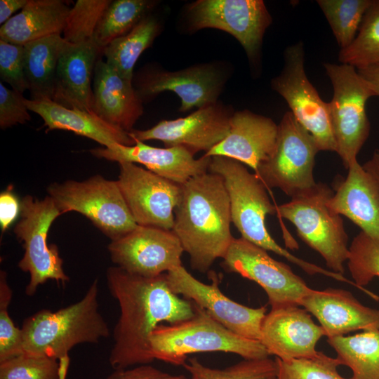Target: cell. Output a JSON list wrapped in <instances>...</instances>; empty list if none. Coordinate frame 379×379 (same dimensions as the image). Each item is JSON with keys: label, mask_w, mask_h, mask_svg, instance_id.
I'll return each instance as SVG.
<instances>
[{"label": "cell", "mask_w": 379, "mask_h": 379, "mask_svg": "<svg viewBox=\"0 0 379 379\" xmlns=\"http://www.w3.org/2000/svg\"><path fill=\"white\" fill-rule=\"evenodd\" d=\"M106 276L120 310L109 357L111 367L118 370L151 364L154 360L151 334L163 322L173 324L191 318L192 301L172 292L166 273L144 277L114 266L107 269Z\"/></svg>", "instance_id": "6da1fadb"}, {"label": "cell", "mask_w": 379, "mask_h": 379, "mask_svg": "<svg viewBox=\"0 0 379 379\" xmlns=\"http://www.w3.org/2000/svg\"><path fill=\"white\" fill-rule=\"evenodd\" d=\"M231 222L230 199L220 175L208 171L181 185L171 230L192 270L206 273L223 258L234 239Z\"/></svg>", "instance_id": "7a4b0ae2"}, {"label": "cell", "mask_w": 379, "mask_h": 379, "mask_svg": "<svg viewBox=\"0 0 379 379\" xmlns=\"http://www.w3.org/2000/svg\"><path fill=\"white\" fill-rule=\"evenodd\" d=\"M98 293L95 279L77 302L55 312L41 310L25 319L21 328L24 352L56 359L60 379H66L69 352L77 345L98 343L110 335L99 310Z\"/></svg>", "instance_id": "3957f363"}, {"label": "cell", "mask_w": 379, "mask_h": 379, "mask_svg": "<svg viewBox=\"0 0 379 379\" xmlns=\"http://www.w3.org/2000/svg\"><path fill=\"white\" fill-rule=\"evenodd\" d=\"M208 171L223 179L230 199L232 222L241 237L284 257L308 274L339 279L338 274L298 258L272 238L265 225V218L277 213V206L271 202L266 186L256 173L249 172L241 162L223 156L211 157Z\"/></svg>", "instance_id": "277c9868"}, {"label": "cell", "mask_w": 379, "mask_h": 379, "mask_svg": "<svg viewBox=\"0 0 379 379\" xmlns=\"http://www.w3.org/2000/svg\"><path fill=\"white\" fill-rule=\"evenodd\" d=\"M194 315L173 324H160L150 336L152 354L155 359L183 366L187 355L199 352H223L244 359L269 357L258 340L241 337L215 320L194 302Z\"/></svg>", "instance_id": "5b68a950"}, {"label": "cell", "mask_w": 379, "mask_h": 379, "mask_svg": "<svg viewBox=\"0 0 379 379\" xmlns=\"http://www.w3.org/2000/svg\"><path fill=\"white\" fill-rule=\"evenodd\" d=\"M333 191L322 182L277 206V213L291 222L299 237L324 260L331 271L343 274L349 257L348 236L341 215L328 201Z\"/></svg>", "instance_id": "8992f818"}, {"label": "cell", "mask_w": 379, "mask_h": 379, "mask_svg": "<svg viewBox=\"0 0 379 379\" xmlns=\"http://www.w3.org/2000/svg\"><path fill=\"white\" fill-rule=\"evenodd\" d=\"M324 67L333 88L328 110L335 152L347 169L357 161V157L369 136L371 125L366 105L367 100L375 95L356 67L343 63H324Z\"/></svg>", "instance_id": "52a82bcc"}, {"label": "cell", "mask_w": 379, "mask_h": 379, "mask_svg": "<svg viewBox=\"0 0 379 379\" xmlns=\"http://www.w3.org/2000/svg\"><path fill=\"white\" fill-rule=\"evenodd\" d=\"M47 192L62 214L69 211L82 214L111 241L138 226L117 180L95 175L83 181L51 183Z\"/></svg>", "instance_id": "ba28073f"}, {"label": "cell", "mask_w": 379, "mask_h": 379, "mask_svg": "<svg viewBox=\"0 0 379 379\" xmlns=\"http://www.w3.org/2000/svg\"><path fill=\"white\" fill-rule=\"evenodd\" d=\"M61 212L52 198L47 195L42 199L26 195L21 200L20 218L13 232L22 244L24 255L18 267L28 272L29 281L25 294L32 296L38 287L47 280L65 284L69 281L62 268L58 246L48 244V231Z\"/></svg>", "instance_id": "9c48e42d"}, {"label": "cell", "mask_w": 379, "mask_h": 379, "mask_svg": "<svg viewBox=\"0 0 379 379\" xmlns=\"http://www.w3.org/2000/svg\"><path fill=\"white\" fill-rule=\"evenodd\" d=\"M319 151L311 134L286 112L278 125L272 154L260 164L255 173L266 187L278 188L294 197L317 184L313 170Z\"/></svg>", "instance_id": "30bf717a"}, {"label": "cell", "mask_w": 379, "mask_h": 379, "mask_svg": "<svg viewBox=\"0 0 379 379\" xmlns=\"http://www.w3.org/2000/svg\"><path fill=\"white\" fill-rule=\"evenodd\" d=\"M284 67L272 87L287 102L298 122L314 139L319 151H336L328 102L319 96L305 70V49L300 41L284 51Z\"/></svg>", "instance_id": "8fae6325"}, {"label": "cell", "mask_w": 379, "mask_h": 379, "mask_svg": "<svg viewBox=\"0 0 379 379\" xmlns=\"http://www.w3.org/2000/svg\"><path fill=\"white\" fill-rule=\"evenodd\" d=\"M221 266L227 272L257 283L266 293L271 309L300 306L302 299L313 291L288 265L242 237H234Z\"/></svg>", "instance_id": "7c38bea8"}, {"label": "cell", "mask_w": 379, "mask_h": 379, "mask_svg": "<svg viewBox=\"0 0 379 379\" xmlns=\"http://www.w3.org/2000/svg\"><path fill=\"white\" fill-rule=\"evenodd\" d=\"M188 14L194 30L215 28L232 34L251 61L258 58L272 21L262 0H198L189 5Z\"/></svg>", "instance_id": "4fadbf2b"}, {"label": "cell", "mask_w": 379, "mask_h": 379, "mask_svg": "<svg viewBox=\"0 0 379 379\" xmlns=\"http://www.w3.org/2000/svg\"><path fill=\"white\" fill-rule=\"evenodd\" d=\"M208 277L211 282L204 284L194 277L183 265L166 272V280L172 292L194 302L233 333L260 341L266 307H250L231 300L220 291L218 275L210 270Z\"/></svg>", "instance_id": "5bb4252c"}, {"label": "cell", "mask_w": 379, "mask_h": 379, "mask_svg": "<svg viewBox=\"0 0 379 379\" xmlns=\"http://www.w3.org/2000/svg\"><path fill=\"white\" fill-rule=\"evenodd\" d=\"M117 180L138 225L171 230L181 185L131 162H121Z\"/></svg>", "instance_id": "9a60e30c"}, {"label": "cell", "mask_w": 379, "mask_h": 379, "mask_svg": "<svg viewBox=\"0 0 379 379\" xmlns=\"http://www.w3.org/2000/svg\"><path fill=\"white\" fill-rule=\"evenodd\" d=\"M108 251L117 267L144 277H155L182 265L184 250L172 230L138 225L111 241Z\"/></svg>", "instance_id": "2e32d148"}, {"label": "cell", "mask_w": 379, "mask_h": 379, "mask_svg": "<svg viewBox=\"0 0 379 379\" xmlns=\"http://www.w3.org/2000/svg\"><path fill=\"white\" fill-rule=\"evenodd\" d=\"M233 113L222 104H211L190 114L172 120H162L147 130L128 132L141 142L157 140L165 147H184L195 154L205 153L220 143L228 134Z\"/></svg>", "instance_id": "e0dca14e"}, {"label": "cell", "mask_w": 379, "mask_h": 379, "mask_svg": "<svg viewBox=\"0 0 379 379\" xmlns=\"http://www.w3.org/2000/svg\"><path fill=\"white\" fill-rule=\"evenodd\" d=\"M300 306L290 305L271 309L265 316L260 342L270 355L281 360L310 358L319 351L318 341L325 336L310 313Z\"/></svg>", "instance_id": "ac0fdd59"}, {"label": "cell", "mask_w": 379, "mask_h": 379, "mask_svg": "<svg viewBox=\"0 0 379 379\" xmlns=\"http://www.w3.org/2000/svg\"><path fill=\"white\" fill-rule=\"evenodd\" d=\"M133 146L115 145L110 148L90 149L94 157L111 161L131 162L144 166L147 170L178 185L208 172L211 157L195 159L184 147H156L138 140Z\"/></svg>", "instance_id": "d6986e66"}, {"label": "cell", "mask_w": 379, "mask_h": 379, "mask_svg": "<svg viewBox=\"0 0 379 379\" xmlns=\"http://www.w3.org/2000/svg\"><path fill=\"white\" fill-rule=\"evenodd\" d=\"M222 82L211 66L199 65L176 72H149L141 77L135 90L142 100L172 91L180 98V111L186 112L217 102Z\"/></svg>", "instance_id": "ffe728a7"}, {"label": "cell", "mask_w": 379, "mask_h": 379, "mask_svg": "<svg viewBox=\"0 0 379 379\" xmlns=\"http://www.w3.org/2000/svg\"><path fill=\"white\" fill-rule=\"evenodd\" d=\"M278 125L270 118L244 109L234 112L227 135L203 156H223L235 159L256 171L272 154Z\"/></svg>", "instance_id": "44dd1931"}, {"label": "cell", "mask_w": 379, "mask_h": 379, "mask_svg": "<svg viewBox=\"0 0 379 379\" xmlns=\"http://www.w3.org/2000/svg\"><path fill=\"white\" fill-rule=\"evenodd\" d=\"M300 306L317 319L327 338L359 330H379V309L362 305L344 289H313Z\"/></svg>", "instance_id": "7402d4cb"}, {"label": "cell", "mask_w": 379, "mask_h": 379, "mask_svg": "<svg viewBox=\"0 0 379 379\" xmlns=\"http://www.w3.org/2000/svg\"><path fill=\"white\" fill-rule=\"evenodd\" d=\"M100 49L93 41L67 43L59 58L52 100L69 109L93 112L91 81Z\"/></svg>", "instance_id": "603a6c76"}, {"label": "cell", "mask_w": 379, "mask_h": 379, "mask_svg": "<svg viewBox=\"0 0 379 379\" xmlns=\"http://www.w3.org/2000/svg\"><path fill=\"white\" fill-rule=\"evenodd\" d=\"M93 112L107 124L126 132L143 114L142 100L132 81L121 77L99 58L93 77Z\"/></svg>", "instance_id": "cb8c5ba5"}, {"label": "cell", "mask_w": 379, "mask_h": 379, "mask_svg": "<svg viewBox=\"0 0 379 379\" xmlns=\"http://www.w3.org/2000/svg\"><path fill=\"white\" fill-rule=\"evenodd\" d=\"M28 110L44 120L46 133L65 130L90 138L106 148L115 145L133 146L135 140L128 132L117 128L98 117L94 113L65 107L48 99L31 100L24 98Z\"/></svg>", "instance_id": "d4e9b609"}, {"label": "cell", "mask_w": 379, "mask_h": 379, "mask_svg": "<svg viewBox=\"0 0 379 379\" xmlns=\"http://www.w3.org/2000/svg\"><path fill=\"white\" fill-rule=\"evenodd\" d=\"M347 171V177L338 185L328 206L379 241V205L371 178L358 161Z\"/></svg>", "instance_id": "484cf974"}, {"label": "cell", "mask_w": 379, "mask_h": 379, "mask_svg": "<svg viewBox=\"0 0 379 379\" xmlns=\"http://www.w3.org/2000/svg\"><path fill=\"white\" fill-rule=\"evenodd\" d=\"M70 8L60 0H29L0 27V40L25 45L63 32Z\"/></svg>", "instance_id": "4316f807"}, {"label": "cell", "mask_w": 379, "mask_h": 379, "mask_svg": "<svg viewBox=\"0 0 379 379\" xmlns=\"http://www.w3.org/2000/svg\"><path fill=\"white\" fill-rule=\"evenodd\" d=\"M67 43L60 34H55L23 45L25 75L31 100H52L58 60Z\"/></svg>", "instance_id": "83f0119b"}, {"label": "cell", "mask_w": 379, "mask_h": 379, "mask_svg": "<svg viewBox=\"0 0 379 379\" xmlns=\"http://www.w3.org/2000/svg\"><path fill=\"white\" fill-rule=\"evenodd\" d=\"M342 365L349 367V379H379V330L352 335L327 338Z\"/></svg>", "instance_id": "f1b7e54d"}, {"label": "cell", "mask_w": 379, "mask_h": 379, "mask_svg": "<svg viewBox=\"0 0 379 379\" xmlns=\"http://www.w3.org/2000/svg\"><path fill=\"white\" fill-rule=\"evenodd\" d=\"M160 31L158 20L147 15L128 33L111 41L102 51L106 62L121 77L133 81L136 61Z\"/></svg>", "instance_id": "f546056e"}, {"label": "cell", "mask_w": 379, "mask_h": 379, "mask_svg": "<svg viewBox=\"0 0 379 379\" xmlns=\"http://www.w3.org/2000/svg\"><path fill=\"white\" fill-rule=\"evenodd\" d=\"M155 4V1L149 0L112 1L93 35V42L101 53L111 41L128 33L146 18Z\"/></svg>", "instance_id": "4dcf8cb0"}, {"label": "cell", "mask_w": 379, "mask_h": 379, "mask_svg": "<svg viewBox=\"0 0 379 379\" xmlns=\"http://www.w3.org/2000/svg\"><path fill=\"white\" fill-rule=\"evenodd\" d=\"M340 49L351 44L373 0H317Z\"/></svg>", "instance_id": "1f68e13d"}, {"label": "cell", "mask_w": 379, "mask_h": 379, "mask_svg": "<svg viewBox=\"0 0 379 379\" xmlns=\"http://www.w3.org/2000/svg\"><path fill=\"white\" fill-rule=\"evenodd\" d=\"M338 60L356 68L379 63V0H373L350 46L340 49Z\"/></svg>", "instance_id": "d6a6232c"}, {"label": "cell", "mask_w": 379, "mask_h": 379, "mask_svg": "<svg viewBox=\"0 0 379 379\" xmlns=\"http://www.w3.org/2000/svg\"><path fill=\"white\" fill-rule=\"evenodd\" d=\"M182 366L191 379H277L276 361L270 357L243 359L224 368L206 366L194 357Z\"/></svg>", "instance_id": "836d02e7"}, {"label": "cell", "mask_w": 379, "mask_h": 379, "mask_svg": "<svg viewBox=\"0 0 379 379\" xmlns=\"http://www.w3.org/2000/svg\"><path fill=\"white\" fill-rule=\"evenodd\" d=\"M347 266L352 281L358 288L375 300L379 296L364 287L379 277V241L360 232L349 246Z\"/></svg>", "instance_id": "e575fe53"}, {"label": "cell", "mask_w": 379, "mask_h": 379, "mask_svg": "<svg viewBox=\"0 0 379 379\" xmlns=\"http://www.w3.org/2000/svg\"><path fill=\"white\" fill-rule=\"evenodd\" d=\"M110 0H77L70 8L63 30L64 39L72 44L93 41L97 25Z\"/></svg>", "instance_id": "d590c367"}, {"label": "cell", "mask_w": 379, "mask_h": 379, "mask_svg": "<svg viewBox=\"0 0 379 379\" xmlns=\"http://www.w3.org/2000/svg\"><path fill=\"white\" fill-rule=\"evenodd\" d=\"M277 379H349L340 375L337 358L322 352L310 358L281 360L275 357Z\"/></svg>", "instance_id": "8d00e7d4"}, {"label": "cell", "mask_w": 379, "mask_h": 379, "mask_svg": "<svg viewBox=\"0 0 379 379\" xmlns=\"http://www.w3.org/2000/svg\"><path fill=\"white\" fill-rule=\"evenodd\" d=\"M0 379H60L56 359L22 353L0 362Z\"/></svg>", "instance_id": "74e56055"}, {"label": "cell", "mask_w": 379, "mask_h": 379, "mask_svg": "<svg viewBox=\"0 0 379 379\" xmlns=\"http://www.w3.org/2000/svg\"><path fill=\"white\" fill-rule=\"evenodd\" d=\"M13 292L4 271L0 272V362L24 353L21 328L10 317L8 307Z\"/></svg>", "instance_id": "f35d334b"}, {"label": "cell", "mask_w": 379, "mask_h": 379, "mask_svg": "<svg viewBox=\"0 0 379 379\" xmlns=\"http://www.w3.org/2000/svg\"><path fill=\"white\" fill-rule=\"evenodd\" d=\"M0 78L10 84L12 89L22 94L27 90L23 45L0 40Z\"/></svg>", "instance_id": "ab89813d"}, {"label": "cell", "mask_w": 379, "mask_h": 379, "mask_svg": "<svg viewBox=\"0 0 379 379\" xmlns=\"http://www.w3.org/2000/svg\"><path fill=\"white\" fill-rule=\"evenodd\" d=\"M22 93L6 88L0 83V127L10 128L30 121L31 117Z\"/></svg>", "instance_id": "60d3db41"}, {"label": "cell", "mask_w": 379, "mask_h": 379, "mask_svg": "<svg viewBox=\"0 0 379 379\" xmlns=\"http://www.w3.org/2000/svg\"><path fill=\"white\" fill-rule=\"evenodd\" d=\"M106 379H191L183 374H171L152 365L141 364L114 370Z\"/></svg>", "instance_id": "b9f144b4"}, {"label": "cell", "mask_w": 379, "mask_h": 379, "mask_svg": "<svg viewBox=\"0 0 379 379\" xmlns=\"http://www.w3.org/2000/svg\"><path fill=\"white\" fill-rule=\"evenodd\" d=\"M21 201L10 188L0 194V225L5 232L20 215Z\"/></svg>", "instance_id": "7bdbcfd3"}, {"label": "cell", "mask_w": 379, "mask_h": 379, "mask_svg": "<svg viewBox=\"0 0 379 379\" xmlns=\"http://www.w3.org/2000/svg\"><path fill=\"white\" fill-rule=\"evenodd\" d=\"M29 0H1L0 1V24L7 22L18 10H22Z\"/></svg>", "instance_id": "ee69618b"}, {"label": "cell", "mask_w": 379, "mask_h": 379, "mask_svg": "<svg viewBox=\"0 0 379 379\" xmlns=\"http://www.w3.org/2000/svg\"><path fill=\"white\" fill-rule=\"evenodd\" d=\"M362 166L371 178L379 205V149L374 150L371 159Z\"/></svg>", "instance_id": "f6af8a7d"}, {"label": "cell", "mask_w": 379, "mask_h": 379, "mask_svg": "<svg viewBox=\"0 0 379 379\" xmlns=\"http://www.w3.org/2000/svg\"><path fill=\"white\" fill-rule=\"evenodd\" d=\"M358 73L371 85L375 96H379V63L356 68Z\"/></svg>", "instance_id": "bcb514c9"}]
</instances>
